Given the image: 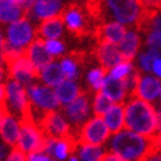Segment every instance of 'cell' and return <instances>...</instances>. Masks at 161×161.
<instances>
[{"label":"cell","mask_w":161,"mask_h":161,"mask_svg":"<svg viewBox=\"0 0 161 161\" xmlns=\"http://www.w3.org/2000/svg\"><path fill=\"white\" fill-rule=\"evenodd\" d=\"M79 160L80 161H101L105 151L100 146H89V144H80L79 148Z\"/></svg>","instance_id":"27"},{"label":"cell","mask_w":161,"mask_h":161,"mask_svg":"<svg viewBox=\"0 0 161 161\" xmlns=\"http://www.w3.org/2000/svg\"><path fill=\"white\" fill-rule=\"evenodd\" d=\"M64 30V22L62 16L41 21L38 26V36L42 39H59Z\"/></svg>","instance_id":"23"},{"label":"cell","mask_w":161,"mask_h":161,"mask_svg":"<svg viewBox=\"0 0 161 161\" xmlns=\"http://www.w3.org/2000/svg\"><path fill=\"white\" fill-rule=\"evenodd\" d=\"M38 126L41 127V130L46 138L63 139L72 135L69 122L66 119V117L62 115L56 110L45 113L43 117L39 119Z\"/></svg>","instance_id":"8"},{"label":"cell","mask_w":161,"mask_h":161,"mask_svg":"<svg viewBox=\"0 0 161 161\" xmlns=\"http://www.w3.org/2000/svg\"><path fill=\"white\" fill-rule=\"evenodd\" d=\"M20 136L16 148L24 152L25 155H29L31 152H43V144L46 140V136L42 132L41 127H39L33 118H25L20 120Z\"/></svg>","instance_id":"4"},{"label":"cell","mask_w":161,"mask_h":161,"mask_svg":"<svg viewBox=\"0 0 161 161\" xmlns=\"http://www.w3.org/2000/svg\"><path fill=\"white\" fill-rule=\"evenodd\" d=\"M0 108L7 109V93L4 84H0Z\"/></svg>","instance_id":"40"},{"label":"cell","mask_w":161,"mask_h":161,"mask_svg":"<svg viewBox=\"0 0 161 161\" xmlns=\"http://www.w3.org/2000/svg\"><path fill=\"white\" fill-rule=\"evenodd\" d=\"M113 102L108 96H105L101 91L94 93L93 97V103H92V111L96 117H102L105 113L111 108Z\"/></svg>","instance_id":"28"},{"label":"cell","mask_w":161,"mask_h":161,"mask_svg":"<svg viewBox=\"0 0 161 161\" xmlns=\"http://www.w3.org/2000/svg\"><path fill=\"white\" fill-rule=\"evenodd\" d=\"M26 91L31 108L49 113V111H55L60 106L58 98H56L55 91L50 86L31 84L26 88Z\"/></svg>","instance_id":"9"},{"label":"cell","mask_w":161,"mask_h":161,"mask_svg":"<svg viewBox=\"0 0 161 161\" xmlns=\"http://www.w3.org/2000/svg\"><path fill=\"white\" fill-rule=\"evenodd\" d=\"M7 77H8V72H7V69H5L3 66H0V84H3L5 80H7Z\"/></svg>","instance_id":"44"},{"label":"cell","mask_w":161,"mask_h":161,"mask_svg":"<svg viewBox=\"0 0 161 161\" xmlns=\"http://www.w3.org/2000/svg\"><path fill=\"white\" fill-rule=\"evenodd\" d=\"M77 139H75L74 136H68V138H63V139H56L55 142V147H54V152L53 156L59 160V161H64L69 157V155L76 149L77 147Z\"/></svg>","instance_id":"26"},{"label":"cell","mask_w":161,"mask_h":161,"mask_svg":"<svg viewBox=\"0 0 161 161\" xmlns=\"http://www.w3.org/2000/svg\"><path fill=\"white\" fill-rule=\"evenodd\" d=\"M24 9L9 0H0V24H12L24 17Z\"/></svg>","instance_id":"25"},{"label":"cell","mask_w":161,"mask_h":161,"mask_svg":"<svg viewBox=\"0 0 161 161\" xmlns=\"http://www.w3.org/2000/svg\"><path fill=\"white\" fill-rule=\"evenodd\" d=\"M47 157L45 152H42V151H38V152H31V153H29V155H26V160L28 161H45Z\"/></svg>","instance_id":"38"},{"label":"cell","mask_w":161,"mask_h":161,"mask_svg":"<svg viewBox=\"0 0 161 161\" xmlns=\"http://www.w3.org/2000/svg\"><path fill=\"white\" fill-rule=\"evenodd\" d=\"M55 94L58 98L60 105H68L72 101H75L80 94H81V89L80 86L74 81V80H64L58 86H55Z\"/></svg>","instance_id":"24"},{"label":"cell","mask_w":161,"mask_h":161,"mask_svg":"<svg viewBox=\"0 0 161 161\" xmlns=\"http://www.w3.org/2000/svg\"><path fill=\"white\" fill-rule=\"evenodd\" d=\"M160 56V53L157 49H148L147 53H143L139 56V66L142 71L151 72L152 66H153V60Z\"/></svg>","instance_id":"33"},{"label":"cell","mask_w":161,"mask_h":161,"mask_svg":"<svg viewBox=\"0 0 161 161\" xmlns=\"http://www.w3.org/2000/svg\"><path fill=\"white\" fill-rule=\"evenodd\" d=\"M96 58H97L101 68H103L106 72H109L113 67H115L118 63L123 60L118 46L106 42H101L97 45V47H96Z\"/></svg>","instance_id":"16"},{"label":"cell","mask_w":161,"mask_h":161,"mask_svg":"<svg viewBox=\"0 0 161 161\" xmlns=\"http://www.w3.org/2000/svg\"><path fill=\"white\" fill-rule=\"evenodd\" d=\"M106 75H108V72L103 68H101V67L93 68L86 74V81L94 92H100L103 85V80H105Z\"/></svg>","instance_id":"29"},{"label":"cell","mask_w":161,"mask_h":161,"mask_svg":"<svg viewBox=\"0 0 161 161\" xmlns=\"http://www.w3.org/2000/svg\"><path fill=\"white\" fill-rule=\"evenodd\" d=\"M151 149V138H146L130 130L114 134L110 140V151L126 161H139Z\"/></svg>","instance_id":"2"},{"label":"cell","mask_w":161,"mask_h":161,"mask_svg":"<svg viewBox=\"0 0 161 161\" xmlns=\"http://www.w3.org/2000/svg\"><path fill=\"white\" fill-rule=\"evenodd\" d=\"M60 16L63 19L64 25L67 26L69 31L75 34H83L85 31V19L79 7L71 5L66 11H63Z\"/></svg>","instance_id":"20"},{"label":"cell","mask_w":161,"mask_h":161,"mask_svg":"<svg viewBox=\"0 0 161 161\" xmlns=\"http://www.w3.org/2000/svg\"><path fill=\"white\" fill-rule=\"evenodd\" d=\"M7 93V111L9 114H17L21 119L31 117V105L28 97L26 88L14 80H8L5 84ZM33 118V117H31Z\"/></svg>","instance_id":"5"},{"label":"cell","mask_w":161,"mask_h":161,"mask_svg":"<svg viewBox=\"0 0 161 161\" xmlns=\"http://www.w3.org/2000/svg\"><path fill=\"white\" fill-rule=\"evenodd\" d=\"M20 119L7 113L0 123V138L8 147H16L20 136Z\"/></svg>","instance_id":"17"},{"label":"cell","mask_w":161,"mask_h":161,"mask_svg":"<svg viewBox=\"0 0 161 161\" xmlns=\"http://www.w3.org/2000/svg\"><path fill=\"white\" fill-rule=\"evenodd\" d=\"M4 161H28V160H26V155L24 153V152H21L20 149L14 147L11 149L9 155L7 156V158Z\"/></svg>","instance_id":"36"},{"label":"cell","mask_w":161,"mask_h":161,"mask_svg":"<svg viewBox=\"0 0 161 161\" xmlns=\"http://www.w3.org/2000/svg\"><path fill=\"white\" fill-rule=\"evenodd\" d=\"M38 79L43 83V85H47L50 88H55L58 86L62 81L66 80V76H64L62 67H60V63L58 62H51L49 63L45 68H42L41 71L38 72Z\"/></svg>","instance_id":"22"},{"label":"cell","mask_w":161,"mask_h":161,"mask_svg":"<svg viewBox=\"0 0 161 161\" xmlns=\"http://www.w3.org/2000/svg\"><path fill=\"white\" fill-rule=\"evenodd\" d=\"M125 127L135 134L152 138L156 134V109L149 102L132 97L125 105Z\"/></svg>","instance_id":"1"},{"label":"cell","mask_w":161,"mask_h":161,"mask_svg":"<svg viewBox=\"0 0 161 161\" xmlns=\"http://www.w3.org/2000/svg\"><path fill=\"white\" fill-rule=\"evenodd\" d=\"M34 37L36 30L31 25V22L26 17H22L8 25L5 33V43L16 47V49L25 50L36 39Z\"/></svg>","instance_id":"7"},{"label":"cell","mask_w":161,"mask_h":161,"mask_svg":"<svg viewBox=\"0 0 161 161\" xmlns=\"http://www.w3.org/2000/svg\"><path fill=\"white\" fill-rule=\"evenodd\" d=\"M101 92L108 96V97L114 103H122L125 98L128 96V91L123 79H114L106 75L103 80V85L101 88Z\"/></svg>","instance_id":"18"},{"label":"cell","mask_w":161,"mask_h":161,"mask_svg":"<svg viewBox=\"0 0 161 161\" xmlns=\"http://www.w3.org/2000/svg\"><path fill=\"white\" fill-rule=\"evenodd\" d=\"M101 161H126V160H123L120 156H118L117 153L110 151V152H105V155L102 156Z\"/></svg>","instance_id":"39"},{"label":"cell","mask_w":161,"mask_h":161,"mask_svg":"<svg viewBox=\"0 0 161 161\" xmlns=\"http://www.w3.org/2000/svg\"><path fill=\"white\" fill-rule=\"evenodd\" d=\"M7 109H2L0 108V123H2V120H3V118H4V115L7 114Z\"/></svg>","instance_id":"47"},{"label":"cell","mask_w":161,"mask_h":161,"mask_svg":"<svg viewBox=\"0 0 161 161\" xmlns=\"http://www.w3.org/2000/svg\"><path fill=\"white\" fill-rule=\"evenodd\" d=\"M9 149H8L7 144H0V161H4L7 158V156L9 155Z\"/></svg>","instance_id":"42"},{"label":"cell","mask_w":161,"mask_h":161,"mask_svg":"<svg viewBox=\"0 0 161 161\" xmlns=\"http://www.w3.org/2000/svg\"><path fill=\"white\" fill-rule=\"evenodd\" d=\"M91 108L89 97L85 93H81L75 101L64 106V115L69 123L76 127H81L89 118Z\"/></svg>","instance_id":"11"},{"label":"cell","mask_w":161,"mask_h":161,"mask_svg":"<svg viewBox=\"0 0 161 161\" xmlns=\"http://www.w3.org/2000/svg\"><path fill=\"white\" fill-rule=\"evenodd\" d=\"M140 45H142V39H140V36L138 34V31L127 30L123 39L117 46H118L119 53L122 55L123 60L132 62L135 56L138 55Z\"/></svg>","instance_id":"19"},{"label":"cell","mask_w":161,"mask_h":161,"mask_svg":"<svg viewBox=\"0 0 161 161\" xmlns=\"http://www.w3.org/2000/svg\"><path fill=\"white\" fill-rule=\"evenodd\" d=\"M4 45H5V37L3 34V30L0 28V54H2L3 49H4Z\"/></svg>","instance_id":"45"},{"label":"cell","mask_w":161,"mask_h":161,"mask_svg":"<svg viewBox=\"0 0 161 161\" xmlns=\"http://www.w3.org/2000/svg\"><path fill=\"white\" fill-rule=\"evenodd\" d=\"M160 101H161V92H160Z\"/></svg>","instance_id":"51"},{"label":"cell","mask_w":161,"mask_h":161,"mask_svg":"<svg viewBox=\"0 0 161 161\" xmlns=\"http://www.w3.org/2000/svg\"><path fill=\"white\" fill-rule=\"evenodd\" d=\"M160 92H161V81L158 77L151 75H144V76L142 75L138 84H136V88L130 96V98L136 97L147 102H152L160 96Z\"/></svg>","instance_id":"12"},{"label":"cell","mask_w":161,"mask_h":161,"mask_svg":"<svg viewBox=\"0 0 161 161\" xmlns=\"http://www.w3.org/2000/svg\"><path fill=\"white\" fill-rule=\"evenodd\" d=\"M9 2H12L13 4H16V5H19V7L24 8V5H25V3H26V0H9Z\"/></svg>","instance_id":"46"},{"label":"cell","mask_w":161,"mask_h":161,"mask_svg":"<svg viewBox=\"0 0 161 161\" xmlns=\"http://www.w3.org/2000/svg\"><path fill=\"white\" fill-rule=\"evenodd\" d=\"M63 12V0H34L29 14L38 21L58 17Z\"/></svg>","instance_id":"13"},{"label":"cell","mask_w":161,"mask_h":161,"mask_svg":"<svg viewBox=\"0 0 161 161\" xmlns=\"http://www.w3.org/2000/svg\"><path fill=\"white\" fill-rule=\"evenodd\" d=\"M156 115H157V128H156V134L161 135V108L156 110Z\"/></svg>","instance_id":"43"},{"label":"cell","mask_w":161,"mask_h":161,"mask_svg":"<svg viewBox=\"0 0 161 161\" xmlns=\"http://www.w3.org/2000/svg\"><path fill=\"white\" fill-rule=\"evenodd\" d=\"M139 161H161V135L155 134L151 138V149Z\"/></svg>","instance_id":"30"},{"label":"cell","mask_w":161,"mask_h":161,"mask_svg":"<svg viewBox=\"0 0 161 161\" xmlns=\"http://www.w3.org/2000/svg\"><path fill=\"white\" fill-rule=\"evenodd\" d=\"M146 45L148 49H161V30H152L146 34Z\"/></svg>","instance_id":"35"},{"label":"cell","mask_w":161,"mask_h":161,"mask_svg":"<svg viewBox=\"0 0 161 161\" xmlns=\"http://www.w3.org/2000/svg\"><path fill=\"white\" fill-rule=\"evenodd\" d=\"M144 11L139 0H101L100 20L108 17L122 25H136Z\"/></svg>","instance_id":"3"},{"label":"cell","mask_w":161,"mask_h":161,"mask_svg":"<svg viewBox=\"0 0 161 161\" xmlns=\"http://www.w3.org/2000/svg\"><path fill=\"white\" fill-rule=\"evenodd\" d=\"M68 161H80V160H79V157H76V156H71V157L68 158Z\"/></svg>","instance_id":"48"},{"label":"cell","mask_w":161,"mask_h":161,"mask_svg":"<svg viewBox=\"0 0 161 161\" xmlns=\"http://www.w3.org/2000/svg\"><path fill=\"white\" fill-rule=\"evenodd\" d=\"M111 132L103 122L102 117H93L80 127L77 143L79 144H89V146H102L110 138Z\"/></svg>","instance_id":"6"},{"label":"cell","mask_w":161,"mask_h":161,"mask_svg":"<svg viewBox=\"0 0 161 161\" xmlns=\"http://www.w3.org/2000/svg\"><path fill=\"white\" fill-rule=\"evenodd\" d=\"M102 119L111 134H118L125 128V105L113 103L111 108L102 115Z\"/></svg>","instance_id":"21"},{"label":"cell","mask_w":161,"mask_h":161,"mask_svg":"<svg viewBox=\"0 0 161 161\" xmlns=\"http://www.w3.org/2000/svg\"><path fill=\"white\" fill-rule=\"evenodd\" d=\"M45 47L53 58L60 56L64 53V45L59 39H45Z\"/></svg>","instance_id":"34"},{"label":"cell","mask_w":161,"mask_h":161,"mask_svg":"<svg viewBox=\"0 0 161 161\" xmlns=\"http://www.w3.org/2000/svg\"><path fill=\"white\" fill-rule=\"evenodd\" d=\"M126 31L127 29L122 24L115 21H105L96 29V38H97L98 43L106 42V43L118 45L123 39Z\"/></svg>","instance_id":"14"},{"label":"cell","mask_w":161,"mask_h":161,"mask_svg":"<svg viewBox=\"0 0 161 161\" xmlns=\"http://www.w3.org/2000/svg\"><path fill=\"white\" fill-rule=\"evenodd\" d=\"M135 69L132 62H127V60H122L120 63H118L115 67H113L109 71V76L114 77V79H125L127 77L131 72Z\"/></svg>","instance_id":"32"},{"label":"cell","mask_w":161,"mask_h":161,"mask_svg":"<svg viewBox=\"0 0 161 161\" xmlns=\"http://www.w3.org/2000/svg\"><path fill=\"white\" fill-rule=\"evenodd\" d=\"M24 55L29 59V62L33 64L38 72L53 62V56L47 53L45 47V41L42 38H36L25 49V54Z\"/></svg>","instance_id":"15"},{"label":"cell","mask_w":161,"mask_h":161,"mask_svg":"<svg viewBox=\"0 0 161 161\" xmlns=\"http://www.w3.org/2000/svg\"><path fill=\"white\" fill-rule=\"evenodd\" d=\"M8 66V76L12 80L20 83L24 86H29L34 84L36 79H38V71L29 62L25 55L20 56L16 60L7 64Z\"/></svg>","instance_id":"10"},{"label":"cell","mask_w":161,"mask_h":161,"mask_svg":"<svg viewBox=\"0 0 161 161\" xmlns=\"http://www.w3.org/2000/svg\"><path fill=\"white\" fill-rule=\"evenodd\" d=\"M144 9L161 11V0H139Z\"/></svg>","instance_id":"37"},{"label":"cell","mask_w":161,"mask_h":161,"mask_svg":"<svg viewBox=\"0 0 161 161\" xmlns=\"http://www.w3.org/2000/svg\"><path fill=\"white\" fill-rule=\"evenodd\" d=\"M3 63H4V59H3V55L0 54V66H3Z\"/></svg>","instance_id":"49"},{"label":"cell","mask_w":161,"mask_h":161,"mask_svg":"<svg viewBox=\"0 0 161 161\" xmlns=\"http://www.w3.org/2000/svg\"><path fill=\"white\" fill-rule=\"evenodd\" d=\"M45 161H55V160H53V158H51V157H50V156H49V157H47V158H46V160H45Z\"/></svg>","instance_id":"50"},{"label":"cell","mask_w":161,"mask_h":161,"mask_svg":"<svg viewBox=\"0 0 161 161\" xmlns=\"http://www.w3.org/2000/svg\"><path fill=\"white\" fill-rule=\"evenodd\" d=\"M60 67L64 76L67 80H75L79 77V64L75 60L74 56H69V58H63L60 60Z\"/></svg>","instance_id":"31"},{"label":"cell","mask_w":161,"mask_h":161,"mask_svg":"<svg viewBox=\"0 0 161 161\" xmlns=\"http://www.w3.org/2000/svg\"><path fill=\"white\" fill-rule=\"evenodd\" d=\"M152 71H153V74L156 75V77H161V56L156 58L153 60V66H152Z\"/></svg>","instance_id":"41"}]
</instances>
